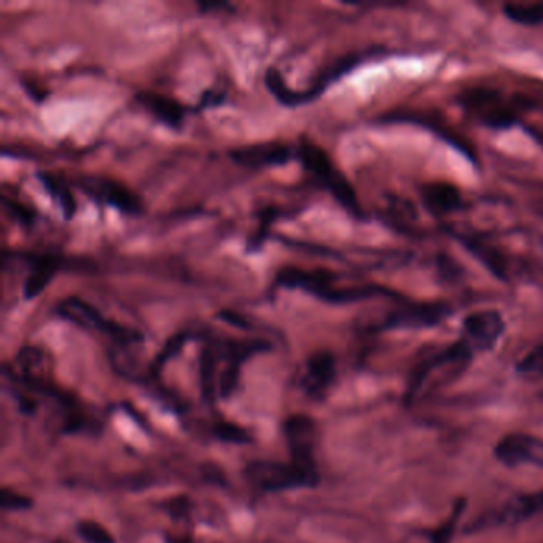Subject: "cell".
<instances>
[{
    "mask_svg": "<svg viewBox=\"0 0 543 543\" xmlns=\"http://www.w3.org/2000/svg\"><path fill=\"white\" fill-rule=\"evenodd\" d=\"M394 55L391 50L381 47L368 48V50L356 51L349 53L343 58L336 59L335 63L330 64L319 72L316 79L311 82V85L306 90H292L287 85L284 75L271 67L265 72V86L270 91L276 101L284 107H300L305 104H311L317 98H321L325 91L329 90L333 83L343 79L344 75L359 69L360 66L370 63V61H379V59L389 58Z\"/></svg>",
    "mask_w": 543,
    "mask_h": 543,
    "instance_id": "obj_1",
    "label": "cell"
},
{
    "mask_svg": "<svg viewBox=\"0 0 543 543\" xmlns=\"http://www.w3.org/2000/svg\"><path fill=\"white\" fill-rule=\"evenodd\" d=\"M338 276L332 271L303 270L300 266H286L276 274V284L290 290H301L329 305H351L376 297L395 298L397 292L383 286H336Z\"/></svg>",
    "mask_w": 543,
    "mask_h": 543,
    "instance_id": "obj_2",
    "label": "cell"
},
{
    "mask_svg": "<svg viewBox=\"0 0 543 543\" xmlns=\"http://www.w3.org/2000/svg\"><path fill=\"white\" fill-rule=\"evenodd\" d=\"M295 160L351 217L364 219V209L360 206L356 190L321 145L309 139H301L295 145Z\"/></svg>",
    "mask_w": 543,
    "mask_h": 543,
    "instance_id": "obj_3",
    "label": "cell"
},
{
    "mask_svg": "<svg viewBox=\"0 0 543 543\" xmlns=\"http://www.w3.org/2000/svg\"><path fill=\"white\" fill-rule=\"evenodd\" d=\"M55 313L64 321L72 322L80 329L107 336L114 343V348H117V351L133 348L144 340L137 330L129 329L125 325L112 321L109 317L104 316L96 306L91 305L83 298L75 297V295L59 301Z\"/></svg>",
    "mask_w": 543,
    "mask_h": 543,
    "instance_id": "obj_4",
    "label": "cell"
},
{
    "mask_svg": "<svg viewBox=\"0 0 543 543\" xmlns=\"http://www.w3.org/2000/svg\"><path fill=\"white\" fill-rule=\"evenodd\" d=\"M458 104L472 120L485 128L504 131L520 125V104L508 101L501 91L472 88L462 91Z\"/></svg>",
    "mask_w": 543,
    "mask_h": 543,
    "instance_id": "obj_5",
    "label": "cell"
},
{
    "mask_svg": "<svg viewBox=\"0 0 543 543\" xmlns=\"http://www.w3.org/2000/svg\"><path fill=\"white\" fill-rule=\"evenodd\" d=\"M454 308L445 301H402L392 309L378 325V330H422L434 329L448 321Z\"/></svg>",
    "mask_w": 543,
    "mask_h": 543,
    "instance_id": "obj_6",
    "label": "cell"
},
{
    "mask_svg": "<svg viewBox=\"0 0 543 543\" xmlns=\"http://www.w3.org/2000/svg\"><path fill=\"white\" fill-rule=\"evenodd\" d=\"M287 448L290 453V464L295 465L313 486L319 481L314 450H316L317 429L316 422L306 415H293L286 419L284 426Z\"/></svg>",
    "mask_w": 543,
    "mask_h": 543,
    "instance_id": "obj_7",
    "label": "cell"
},
{
    "mask_svg": "<svg viewBox=\"0 0 543 543\" xmlns=\"http://www.w3.org/2000/svg\"><path fill=\"white\" fill-rule=\"evenodd\" d=\"M75 185L94 203L104 204L128 217H139L144 212L141 198L118 180L110 177H82Z\"/></svg>",
    "mask_w": 543,
    "mask_h": 543,
    "instance_id": "obj_8",
    "label": "cell"
},
{
    "mask_svg": "<svg viewBox=\"0 0 543 543\" xmlns=\"http://www.w3.org/2000/svg\"><path fill=\"white\" fill-rule=\"evenodd\" d=\"M246 478L254 488L265 493H278L287 489L313 488V483L293 464L273 461L249 462Z\"/></svg>",
    "mask_w": 543,
    "mask_h": 543,
    "instance_id": "obj_9",
    "label": "cell"
},
{
    "mask_svg": "<svg viewBox=\"0 0 543 543\" xmlns=\"http://www.w3.org/2000/svg\"><path fill=\"white\" fill-rule=\"evenodd\" d=\"M507 330L504 316L497 309H481L470 313L462 321L461 340L477 352H488L496 348Z\"/></svg>",
    "mask_w": 543,
    "mask_h": 543,
    "instance_id": "obj_10",
    "label": "cell"
},
{
    "mask_svg": "<svg viewBox=\"0 0 543 543\" xmlns=\"http://www.w3.org/2000/svg\"><path fill=\"white\" fill-rule=\"evenodd\" d=\"M383 122L386 123H410V125L422 126L426 128L430 133L440 139V141L446 142L450 145L451 149L461 153L465 160L469 161L470 165L478 168L480 161H478V155L473 149V145L470 144L467 137H462L461 134L456 133L448 123L443 122L442 118H434L429 114H421V112H400V114H389L383 117Z\"/></svg>",
    "mask_w": 543,
    "mask_h": 543,
    "instance_id": "obj_11",
    "label": "cell"
},
{
    "mask_svg": "<svg viewBox=\"0 0 543 543\" xmlns=\"http://www.w3.org/2000/svg\"><path fill=\"white\" fill-rule=\"evenodd\" d=\"M228 157L243 168H276L295 160V145L281 141L258 142L230 150Z\"/></svg>",
    "mask_w": 543,
    "mask_h": 543,
    "instance_id": "obj_12",
    "label": "cell"
},
{
    "mask_svg": "<svg viewBox=\"0 0 543 543\" xmlns=\"http://www.w3.org/2000/svg\"><path fill=\"white\" fill-rule=\"evenodd\" d=\"M497 461L507 467L534 465L543 469V440L528 434H512L497 443Z\"/></svg>",
    "mask_w": 543,
    "mask_h": 543,
    "instance_id": "obj_13",
    "label": "cell"
},
{
    "mask_svg": "<svg viewBox=\"0 0 543 543\" xmlns=\"http://www.w3.org/2000/svg\"><path fill=\"white\" fill-rule=\"evenodd\" d=\"M136 101L161 125L177 129V131L182 129L185 118L192 112V109H188L177 99L166 96V94L155 93V91H139L136 94Z\"/></svg>",
    "mask_w": 543,
    "mask_h": 543,
    "instance_id": "obj_14",
    "label": "cell"
},
{
    "mask_svg": "<svg viewBox=\"0 0 543 543\" xmlns=\"http://www.w3.org/2000/svg\"><path fill=\"white\" fill-rule=\"evenodd\" d=\"M424 208L435 217L456 214L465 208L464 196L461 190L446 180H434L422 185L419 190Z\"/></svg>",
    "mask_w": 543,
    "mask_h": 543,
    "instance_id": "obj_15",
    "label": "cell"
},
{
    "mask_svg": "<svg viewBox=\"0 0 543 543\" xmlns=\"http://www.w3.org/2000/svg\"><path fill=\"white\" fill-rule=\"evenodd\" d=\"M24 262L28 265L29 274L24 279V300H34L43 290L47 289L51 279L55 278L59 270H63L66 260L56 255H23Z\"/></svg>",
    "mask_w": 543,
    "mask_h": 543,
    "instance_id": "obj_16",
    "label": "cell"
},
{
    "mask_svg": "<svg viewBox=\"0 0 543 543\" xmlns=\"http://www.w3.org/2000/svg\"><path fill=\"white\" fill-rule=\"evenodd\" d=\"M336 376V360L332 352L319 351L306 360L301 387L314 399H321L329 391Z\"/></svg>",
    "mask_w": 543,
    "mask_h": 543,
    "instance_id": "obj_17",
    "label": "cell"
},
{
    "mask_svg": "<svg viewBox=\"0 0 543 543\" xmlns=\"http://www.w3.org/2000/svg\"><path fill=\"white\" fill-rule=\"evenodd\" d=\"M16 365L20 368L21 378L26 386L34 387L39 391H48V359L42 349L36 346H26L16 356Z\"/></svg>",
    "mask_w": 543,
    "mask_h": 543,
    "instance_id": "obj_18",
    "label": "cell"
},
{
    "mask_svg": "<svg viewBox=\"0 0 543 543\" xmlns=\"http://www.w3.org/2000/svg\"><path fill=\"white\" fill-rule=\"evenodd\" d=\"M37 180L42 184L43 190L50 196L51 201L56 204V208L63 214L64 219L72 220L77 212V200L66 180L55 176L53 172H36Z\"/></svg>",
    "mask_w": 543,
    "mask_h": 543,
    "instance_id": "obj_19",
    "label": "cell"
},
{
    "mask_svg": "<svg viewBox=\"0 0 543 543\" xmlns=\"http://www.w3.org/2000/svg\"><path fill=\"white\" fill-rule=\"evenodd\" d=\"M458 238L464 244V247L469 249L470 254L475 255L496 278L501 279V281H508V278H510L508 276V265L501 251H497L496 247L486 244L485 241L478 238H469V236H458Z\"/></svg>",
    "mask_w": 543,
    "mask_h": 543,
    "instance_id": "obj_20",
    "label": "cell"
},
{
    "mask_svg": "<svg viewBox=\"0 0 543 543\" xmlns=\"http://www.w3.org/2000/svg\"><path fill=\"white\" fill-rule=\"evenodd\" d=\"M217 364H219V357H217V351L212 341H208L201 351L200 357V376H201V389H203V395L208 400L214 399L217 395Z\"/></svg>",
    "mask_w": 543,
    "mask_h": 543,
    "instance_id": "obj_21",
    "label": "cell"
},
{
    "mask_svg": "<svg viewBox=\"0 0 543 543\" xmlns=\"http://www.w3.org/2000/svg\"><path fill=\"white\" fill-rule=\"evenodd\" d=\"M502 15L512 23L526 26V28H536L543 24V2H534V4H505L502 7Z\"/></svg>",
    "mask_w": 543,
    "mask_h": 543,
    "instance_id": "obj_22",
    "label": "cell"
},
{
    "mask_svg": "<svg viewBox=\"0 0 543 543\" xmlns=\"http://www.w3.org/2000/svg\"><path fill=\"white\" fill-rule=\"evenodd\" d=\"M539 513H543V491L516 499L505 508V512L501 516L502 520L516 521L520 518L539 515Z\"/></svg>",
    "mask_w": 543,
    "mask_h": 543,
    "instance_id": "obj_23",
    "label": "cell"
},
{
    "mask_svg": "<svg viewBox=\"0 0 543 543\" xmlns=\"http://www.w3.org/2000/svg\"><path fill=\"white\" fill-rule=\"evenodd\" d=\"M77 534L85 543H115L114 537L102 524L85 520L77 524Z\"/></svg>",
    "mask_w": 543,
    "mask_h": 543,
    "instance_id": "obj_24",
    "label": "cell"
},
{
    "mask_svg": "<svg viewBox=\"0 0 543 543\" xmlns=\"http://www.w3.org/2000/svg\"><path fill=\"white\" fill-rule=\"evenodd\" d=\"M192 336V333L180 332L169 338L168 343L165 344V348L161 349L160 354L155 359V364L152 365V372H160L168 360H171L172 357L177 356L182 351V348H184Z\"/></svg>",
    "mask_w": 543,
    "mask_h": 543,
    "instance_id": "obj_25",
    "label": "cell"
},
{
    "mask_svg": "<svg viewBox=\"0 0 543 543\" xmlns=\"http://www.w3.org/2000/svg\"><path fill=\"white\" fill-rule=\"evenodd\" d=\"M516 372L526 376H543V344L531 349L516 364Z\"/></svg>",
    "mask_w": 543,
    "mask_h": 543,
    "instance_id": "obj_26",
    "label": "cell"
},
{
    "mask_svg": "<svg viewBox=\"0 0 543 543\" xmlns=\"http://www.w3.org/2000/svg\"><path fill=\"white\" fill-rule=\"evenodd\" d=\"M2 203H4L5 209L12 215V219L21 223L23 227H32L34 222H36V212L32 211L28 206H24L23 203L15 200V198H8L7 195H4Z\"/></svg>",
    "mask_w": 543,
    "mask_h": 543,
    "instance_id": "obj_27",
    "label": "cell"
},
{
    "mask_svg": "<svg viewBox=\"0 0 543 543\" xmlns=\"http://www.w3.org/2000/svg\"><path fill=\"white\" fill-rule=\"evenodd\" d=\"M462 510H464V502H458L454 505L453 513L445 523L432 534V543H450L451 537H453L456 526H458L459 516H461Z\"/></svg>",
    "mask_w": 543,
    "mask_h": 543,
    "instance_id": "obj_28",
    "label": "cell"
},
{
    "mask_svg": "<svg viewBox=\"0 0 543 543\" xmlns=\"http://www.w3.org/2000/svg\"><path fill=\"white\" fill-rule=\"evenodd\" d=\"M215 435H217L220 440H223V442H251V437L247 435L246 430H244L243 427L236 426V424H231V422H219V424L215 426Z\"/></svg>",
    "mask_w": 543,
    "mask_h": 543,
    "instance_id": "obj_29",
    "label": "cell"
},
{
    "mask_svg": "<svg viewBox=\"0 0 543 543\" xmlns=\"http://www.w3.org/2000/svg\"><path fill=\"white\" fill-rule=\"evenodd\" d=\"M278 215L279 212L274 208H268L263 211V214L260 215V220H262V223H260V227H258V231L255 233L254 238L249 239L247 251L257 252L258 249H260V246H262L263 241L266 239V235H268L266 231H270L271 222H273Z\"/></svg>",
    "mask_w": 543,
    "mask_h": 543,
    "instance_id": "obj_30",
    "label": "cell"
},
{
    "mask_svg": "<svg viewBox=\"0 0 543 543\" xmlns=\"http://www.w3.org/2000/svg\"><path fill=\"white\" fill-rule=\"evenodd\" d=\"M227 101V93L222 90H211L204 91L201 94L200 101L196 104V112H203V110L215 109V107L222 106L223 102Z\"/></svg>",
    "mask_w": 543,
    "mask_h": 543,
    "instance_id": "obj_31",
    "label": "cell"
},
{
    "mask_svg": "<svg viewBox=\"0 0 543 543\" xmlns=\"http://www.w3.org/2000/svg\"><path fill=\"white\" fill-rule=\"evenodd\" d=\"M31 505V499L23 496V494L10 491V489L2 491V507L7 508V510H26Z\"/></svg>",
    "mask_w": 543,
    "mask_h": 543,
    "instance_id": "obj_32",
    "label": "cell"
},
{
    "mask_svg": "<svg viewBox=\"0 0 543 543\" xmlns=\"http://www.w3.org/2000/svg\"><path fill=\"white\" fill-rule=\"evenodd\" d=\"M198 5H200L201 13H209V10H219V8L230 7V5L225 4V2H222V4H208V2L204 4V2H201V4Z\"/></svg>",
    "mask_w": 543,
    "mask_h": 543,
    "instance_id": "obj_33",
    "label": "cell"
},
{
    "mask_svg": "<svg viewBox=\"0 0 543 543\" xmlns=\"http://www.w3.org/2000/svg\"><path fill=\"white\" fill-rule=\"evenodd\" d=\"M55 543H66V542H55Z\"/></svg>",
    "mask_w": 543,
    "mask_h": 543,
    "instance_id": "obj_34",
    "label": "cell"
}]
</instances>
